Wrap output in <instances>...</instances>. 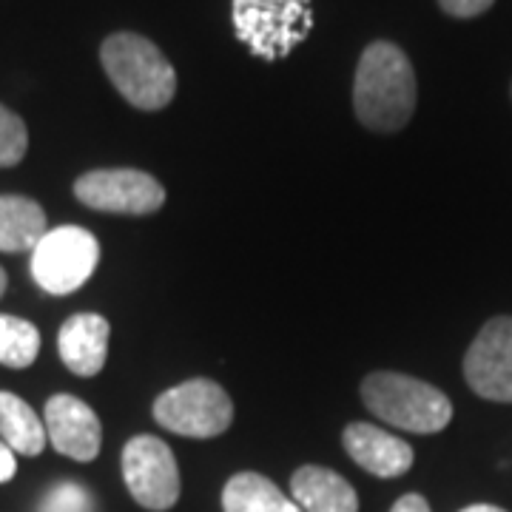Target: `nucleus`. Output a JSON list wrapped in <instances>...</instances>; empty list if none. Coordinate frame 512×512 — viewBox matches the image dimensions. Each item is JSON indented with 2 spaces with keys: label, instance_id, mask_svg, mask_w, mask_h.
<instances>
[{
  "label": "nucleus",
  "instance_id": "11",
  "mask_svg": "<svg viewBox=\"0 0 512 512\" xmlns=\"http://www.w3.org/2000/svg\"><path fill=\"white\" fill-rule=\"evenodd\" d=\"M342 444L348 456L367 470L370 476L399 478L413 467V447L407 441L384 433L382 427H373L365 421H353L342 433Z\"/></svg>",
  "mask_w": 512,
  "mask_h": 512
},
{
  "label": "nucleus",
  "instance_id": "6",
  "mask_svg": "<svg viewBox=\"0 0 512 512\" xmlns=\"http://www.w3.org/2000/svg\"><path fill=\"white\" fill-rule=\"evenodd\" d=\"M154 419L160 427L188 436V439H214L222 436L234 421V402L211 379H191L165 390L154 402Z\"/></svg>",
  "mask_w": 512,
  "mask_h": 512
},
{
  "label": "nucleus",
  "instance_id": "14",
  "mask_svg": "<svg viewBox=\"0 0 512 512\" xmlns=\"http://www.w3.org/2000/svg\"><path fill=\"white\" fill-rule=\"evenodd\" d=\"M46 211L40 202L20 194H0V251L23 254L35 251V245L46 237Z\"/></svg>",
  "mask_w": 512,
  "mask_h": 512
},
{
  "label": "nucleus",
  "instance_id": "24",
  "mask_svg": "<svg viewBox=\"0 0 512 512\" xmlns=\"http://www.w3.org/2000/svg\"><path fill=\"white\" fill-rule=\"evenodd\" d=\"M3 293H6V271L0 268V296H3Z\"/></svg>",
  "mask_w": 512,
  "mask_h": 512
},
{
  "label": "nucleus",
  "instance_id": "8",
  "mask_svg": "<svg viewBox=\"0 0 512 512\" xmlns=\"http://www.w3.org/2000/svg\"><path fill=\"white\" fill-rule=\"evenodd\" d=\"M74 197L92 211L148 217L163 208L165 188L160 180L137 168H97L77 177Z\"/></svg>",
  "mask_w": 512,
  "mask_h": 512
},
{
  "label": "nucleus",
  "instance_id": "16",
  "mask_svg": "<svg viewBox=\"0 0 512 512\" xmlns=\"http://www.w3.org/2000/svg\"><path fill=\"white\" fill-rule=\"evenodd\" d=\"M0 441L20 456H40L49 441L40 416L9 390H0Z\"/></svg>",
  "mask_w": 512,
  "mask_h": 512
},
{
  "label": "nucleus",
  "instance_id": "9",
  "mask_svg": "<svg viewBox=\"0 0 512 512\" xmlns=\"http://www.w3.org/2000/svg\"><path fill=\"white\" fill-rule=\"evenodd\" d=\"M464 379L481 399L512 404V316H495L478 330L464 356Z\"/></svg>",
  "mask_w": 512,
  "mask_h": 512
},
{
  "label": "nucleus",
  "instance_id": "20",
  "mask_svg": "<svg viewBox=\"0 0 512 512\" xmlns=\"http://www.w3.org/2000/svg\"><path fill=\"white\" fill-rule=\"evenodd\" d=\"M493 3L495 0H439L441 9H444L447 15H453V18H478V15H484Z\"/></svg>",
  "mask_w": 512,
  "mask_h": 512
},
{
  "label": "nucleus",
  "instance_id": "3",
  "mask_svg": "<svg viewBox=\"0 0 512 512\" xmlns=\"http://www.w3.org/2000/svg\"><path fill=\"white\" fill-rule=\"evenodd\" d=\"M362 399L373 416L407 433H441L453 419V404L439 387L393 370L370 373L362 382Z\"/></svg>",
  "mask_w": 512,
  "mask_h": 512
},
{
  "label": "nucleus",
  "instance_id": "18",
  "mask_svg": "<svg viewBox=\"0 0 512 512\" xmlns=\"http://www.w3.org/2000/svg\"><path fill=\"white\" fill-rule=\"evenodd\" d=\"M29 131L12 109L0 103V168H12L26 157Z\"/></svg>",
  "mask_w": 512,
  "mask_h": 512
},
{
  "label": "nucleus",
  "instance_id": "1",
  "mask_svg": "<svg viewBox=\"0 0 512 512\" xmlns=\"http://www.w3.org/2000/svg\"><path fill=\"white\" fill-rule=\"evenodd\" d=\"M353 109L373 131H399L416 111V72L396 43H370L356 66Z\"/></svg>",
  "mask_w": 512,
  "mask_h": 512
},
{
  "label": "nucleus",
  "instance_id": "21",
  "mask_svg": "<svg viewBox=\"0 0 512 512\" xmlns=\"http://www.w3.org/2000/svg\"><path fill=\"white\" fill-rule=\"evenodd\" d=\"M18 453L6 444V441H0V484H6V481H12L15 473H18Z\"/></svg>",
  "mask_w": 512,
  "mask_h": 512
},
{
  "label": "nucleus",
  "instance_id": "5",
  "mask_svg": "<svg viewBox=\"0 0 512 512\" xmlns=\"http://www.w3.org/2000/svg\"><path fill=\"white\" fill-rule=\"evenodd\" d=\"M100 262V242L80 225H60L46 231L32 251V276L52 296H66L92 279Z\"/></svg>",
  "mask_w": 512,
  "mask_h": 512
},
{
  "label": "nucleus",
  "instance_id": "22",
  "mask_svg": "<svg viewBox=\"0 0 512 512\" xmlns=\"http://www.w3.org/2000/svg\"><path fill=\"white\" fill-rule=\"evenodd\" d=\"M390 512H430V504L424 501V495L407 493V495H402L396 504H393V510Z\"/></svg>",
  "mask_w": 512,
  "mask_h": 512
},
{
  "label": "nucleus",
  "instance_id": "19",
  "mask_svg": "<svg viewBox=\"0 0 512 512\" xmlns=\"http://www.w3.org/2000/svg\"><path fill=\"white\" fill-rule=\"evenodd\" d=\"M37 512H97L94 495L77 481H60L43 495Z\"/></svg>",
  "mask_w": 512,
  "mask_h": 512
},
{
  "label": "nucleus",
  "instance_id": "13",
  "mask_svg": "<svg viewBox=\"0 0 512 512\" xmlns=\"http://www.w3.org/2000/svg\"><path fill=\"white\" fill-rule=\"evenodd\" d=\"M291 490L302 512H359V495L348 478L328 467H299L291 478Z\"/></svg>",
  "mask_w": 512,
  "mask_h": 512
},
{
  "label": "nucleus",
  "instance_id": "7",
  "mask_svg": "<svg viewBox=\"0 0 512 512\" xmlns=\"http://www.w3.org/2000/svg\"><path fill=\"white\" fill-rule=\"evenodd\" d=\"M123 481L131 498L151 512L171 510L180 501V467L171 447L157 436H134L123 447Z\"/></svg>",
  "mask_w": 512,
  "mask_h": 512
},
{
  "label": "nucleus",
  "instance_id": "23",
  "mask_svg": "<svg viewBox=\"0 0 512 512\" xmlns=\"http://www.w3.org/2000/svg\"><path fill=\"white\" fill-rule=\"evenodd\" d=\"M461 512H507L501 507H493V504H473V507H464Z\"/></svg>",
  "mask_w": 512,
  "mask_h": 512
},
{
  "label": "nucleus",
  "instance_id": "4",
  "mask_svg": "<svg viewBox=\"0 0 512 512\" xmlns=\"http://www.w3.org/2000/svg\"><path fill=\"white\" fill-rule=\"evenodd\" d=\"M234 32L259 60H282L313 29L311 0H234Z\"/></svg>",
  "mask_w": 512,
  "mask_h": 512
},
{
  "label": "nucleus",
  "instance_id": "17",
  "mask_svg": "<svg viewBox=\"0 0 512 512\" xmlns=\"http://www.w3.org/2000/svg\"><path fill=\"white\" fill-rule=\"evenodd\" d=\"M40 353V330L20 316L0 313V365L26 370Z\"/></svg>",
  "mask_w": 512,
  "mask_h": 512
},
{
  "label": "nucleus",
  "instance_id": "15",
  "mask_svg": "<svg viewBox=\"0 0 512 512\" xmlns=\"http://www.w3.org/2000/svg\"><path fill=\"white\" fill-rule=\"evenodd\" d=\"M225 512H302L299 504L259 473H237L222 490Z\"/></svg>",
  "mask_w": 512,
  "mask_h": 512
},
{
  "label": "nucleus",
  "instance_id": "2",
  "mask_svg": "<svg viewBox=\"0 0 512 512\" xmlns=\"http://www.w3.org/2000/svg\"><path fill=\"white\" fill-rule=\"evenodd\" d=\"M100 63L134 109L160 111L177 94V72L168 57L143 35L117 32L103 40Z\"/></svg>",
  "mask_w": 512,
  "mask_h": 512
},
{
  "label": "nucleus",
  "instance_id": "10",
  "mask_svg": "<svg viewBox=\"0 0 512 512\" xmlns=\"http://www.w3.org/2000/svg\"><path fill=\"white\" fill-rule=\"evenodd\" d=\"M46 436L60 456L74 461H94L103 444V424L89 404L69 393H57L43 410Z\"/></svg>",
  "mask_w": 512,
  "mask_h": 512
},
{
  "label": "nucleus",
  "instance_id": "12",
  "mask_svg": "<svg viewBox=\"0 0 512 512\" xmlns=\"http://www.w3.org/2000/svg\"><path fill=\"white\" fill-rule=\"evenodd\" d=\"M109 322L100 313H74L57 333V353L74 376L92 379L109 359Z\"/></svg>",
  "mask_w": 512,
  "mask_h": 512
}]
</instances>
